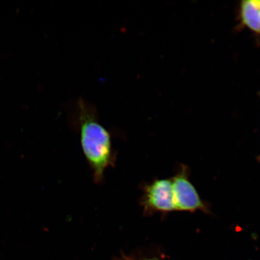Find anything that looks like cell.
Segmentation results:
<instances>
[{"label":"cell","mask_w":260,"mask_h":260,"mask_svg":"<svg viewBox=\"0 0 260 260\" xmlns=\"http://www.w3.org/2000/svg\"><path fill=\"white\" fill-rule=\"evenodd\" d=\"M240 15L244 25L260 35V2L246 0L240 5Z\"/></svg>","instance_id":"obj_4"},{"label":"cell","mask_w":260,"mask_h":260,"mask_svg":"<svg viewBox=\"0 0 260 260\" xmlns=\"http://www.w3.org/2000/svg\"><path fill=\"white\" fill-rule=\"evenodd\" d=\"M260 2V1H259Z\"/></svg>","instance_id":"obj_6"},{"label":"cell","mask_w":260,"mask_h":260,"mask_svg":"<svg viewBox=\"0 0 260 260\" xmlns=\"http://www.w3.org/2000/svg\"><path fill=\"white\" fill-rule=\"evenodd\" d=\"M144 206L146 209L159 212L175 210L172 182L161 179L153 182L145 188Z\"/></svg>","instance_id":"obj_2"},{"label":"cell","mask_w":260,"mask_h":260,"mask_svg":"<svg viewBox=\"0 0 260 260\" xmlns=\"http://www.w3.org/2000/svg\"><path fill=\"white\" fill-rule=\"evenodd\" d=\"M172 182L175 210L194 211L204 209L199 194L186 174L178 175Z\"/></svg>","instance_id":"obj_3"},{"label":"cell","mask_w":260,"mask_h":260,"mask_svg":"<svg viewBox=\"0 0 260 260\" xmlns=\"http://www.w3.org/2000/svg\"><path fill=\"white\" fill-rule=\"evenodd\" d=\"M80 108L81 146L95 181L100 182L106 169L112 164L111 138L83 102H80Z\"/></svg>","instance_id":"obj_1"},{"label":"cell","mask_w":260,"mask_h":260,"mask_svg":"<svg viewBox=\"0 0 260 260\" xmlns=\"http://www.w3.org/2000/svg\"><path fill=\"white\" fill-rule=\"evenodd\" d=\"M150 260H153V259H150Z\"/></svg>","instance_id":"obj_5"}]
</instances>
